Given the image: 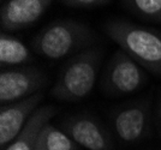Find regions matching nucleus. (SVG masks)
Segmentation results:
<instances>
[{
  "mask_svg": "<svg viewBox=\"0 0 161 150\" xmlns=\"http://www.w3.org/2000/svg\"><path fill=\"white\" fill-rule=\"evenodd\" d=\"M53 0H8L0 11L4 30L16 31L33 25L47 11Z\"/></svg>",
  "mask_w": 161,
  "mask_h": 150,
  "instance_id": "1a4fd4ad",
  "label": "nucleus"
},
{
  "mask_svg": "<svg viewBox=\"0 0 161 150\" xmlns=\"http://www.w3.org/2000/svg\"><path fill=\"white\" fill-rule=\"evenodd\" d=\"M43 100L42 93L25 97L16 102L1 104L0 109V145L1 148L12 143L22 132L34 112Z\"/></svg>",
  "mask_w": 161,
  "mask_h": 150,
  "instance_id": "6e6552de",
  "label": "nucleus"
},
{
  "mask_svg": "<svg viewBox=\"0 0 161 150\" xmlns=\"http://www.w3.org/2000/svg\"><path fill=\"white\" fill-rule=\"evenodd\" d=\"M125 3L140 18L161 24V0H125Z\"/></svg>",
  "mask_w": 161,
  "mask_h": 150,
  "instance_id": "ddd939ff",
  "label": "nucleus"
},
{
  "mask_svg": "<svg viewBox=\"0 0 161 150\" xmlns=\"http://www.w3.org/2000/svg\"><path fill=\"white\" fill-rule=\"evenodd\" d=\"M156 118H158V126H159V132L161 136V99L158 103V109H156Z\"/></svg>",
  "mask_w": 161,
  "mask_h": 150,
  "instance_id": "2eb2a0df",
  "label": "nucleus"
},
{
  "mask_svg": "<svg viewBox=\"0 0 161 150\" xmlns=\"http://www.w3.org/2000/svg\"><path fill=\"white\" fill-rule=\"evenodd\" d=\"M65 5L75 8H93L108 3L109 0H61Z\"/></svg>",
  "mask_w": 161,
  "mask_h": 150,
  "instance_id": "4468645a",
  "label": "nucleus"
},
{
  "mask_svg": "<svg viewBox=\"0 0 161 150\" xmlns=\"http://www.w3.org/2000/svg\"><path fill=\"white\" fill-rule=\"evenodd\" d=\"M147 82L144 68L119 49L109 60L102 77V90L109 96L134 94Z\"/></svg>",
  "mask_w": 161,
  "mask_h": 150,
  "instance_id": "20e7f679",
  "label": "nucleus"
},
{
  "mask_svg": "<svg viewBox=\"0 0 161 150\" xmlns=\"http://www.w3.org/2000/svg\"><path fill=\"white\" fill-rule=\"evenodd\" d=\"M36 150H80V147L66 132L48 123L37 136Z\"/></svg>",
  "mask_w": 161,
  "mask_h": 150,
  "instance_id": "f8f14e48",
  "label": "nucleus"
},
{
  "mask_svg": "<svg viewBox=\"0 0 161 150\" xmlns=\"http://www.w3.org/2000/svg\"><path fill=\"white\" fill-rule=\"evenodd\" d=\"M105 33L144 70L161 75V33L126 21H109Z\"/></svg>",
  "mask_w": 161,
  "mask_h": 150,
  "instance_id": "f257e3e1",
  "label": "nucleus"
},
{
  "mask_svg": "<svg viewBox=\"0 0 161 150\" xmlns=\"http://www.w3.org/2000/svg\"><path fill=\"white\" fill-rule=\"evenodd\" d=\"M57 109L53 106H41L34 112L31 118L18 136L8 144L5 150H36L37 136L41 129L51 121Z\"/></svg>",
  "mask_w": 161,
  "mask_h": 150,
  "instance_id": "9d476101",
  "label": "nucleus"
},
{
  "mask_svg": "<svg viewBox=\"0 0 161 150\" xmlns=\"http://www.w3.org/2000/svg\"><path fill=\"white\" fill-rule=\"evenodd\" d=\"M96 35L90 28L72 19L54 21L42 28L31 40L33 51L51 60L64 59L77 54L80 49L93 45Z\"/></svg>",
  "mask_w": 161,
  "mask_h": 150,
  "instance_id": "f03ea898",
  "label": "nucleus"
},
{
  "mask_svg": "<svg viewBox=\"0 0 161 150\" xmlns=\"http://www.w3.org/2000/svg\"><path fill=\"white\" fill-rule=\"evenodd\" d=\"M102 52L99 48L80 51L67 60L51 90L52 96L65 102H78L93 91L100 70Z\"/></svg>",
  "mask_w": 161,
  "mask_h": 150,
  "instance_id": "7ed1b4c3",
  "label": "nucleus"
},
{
  "mask_svg": "<svg viewBox=\"0 0 161 150\" xmlns=\"http://www.w3.org/2000/svg\"><path fill=\"white\" fill-rule=\"evenodd\" d=\"M112 126L117 138L135 144L147 136L150 123V103L146 99L120 106L112 113Z\"/></svg>",
  "mask_w": 161,
  "mask_h": 150,
  "instance_id": "423d86ee",
  "label": "nucleus"
},
{
  "mask_svg": "<svg viewBox=\"0 0 161 150\" xmlns=\"http://www.w3.org/2000/svg\"><path fill=\"white\" fill-rule=\"evenodd\" d=\"M66 132L80 148L88 150H113L111 136L94 116L78 114L67 118L61 124Z\"/></svg>",
  "mask_w": 161,
  "mask_h": 150,
  "instance_id": "0eeeda50",
  "label": "nucleus"
},
{
  "mask_svg": "<svg viewBox=\"0 0 161 150\" xmlns=\"http://www.w3.org/2000/svg\"><path fill=\"white\" fill-rule=\"evenodd\" d=\"M33 62L29 48L17 37L1 34L0 36V62L3 66H22Z\"/></svg>",
  "mask_w": 161,
  "mask_h": 150,
  "instance_id": "9b49d317",
  "label": "nucleus"
},
{
  "mask_svg": "<svg viewBox=\"0 0 161 150\" xmlns=\"http://www.w3.org/2000/svg\"><path fill=\"white\" fill-rule=\"evenodd\" d=\"M48 83L47 75L34 66H18L0 73V102H16L40 93Z\"/></svg>",
  "mask_w": 161,
  "mask_h": 150,
  "instance_id": "39448f33",
  "label": "nucleus"
}]
</instances>
